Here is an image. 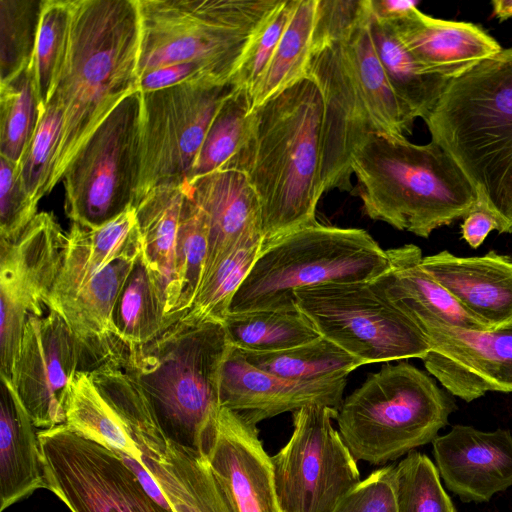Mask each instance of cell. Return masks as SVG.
Returning a JSON list of instances; mask_svg holds the SVG:
<instances>
[{
    "label": "cell",
    "instance_id": "obj_22",
    "mask_svg": "<svg viewBox=\"0 0 512 512\" xmlns=\"http://www.w3.org/2000/svg\"><path fill=\"white\" fill-rule=\"evenodd\" d=\"M423 269L489 329L512 323V257L490 251L459 257L441 251L423 257Z\"/></svg>",
    "mask_w": 512,
    "mask_h": 512
},
{
    "label": "cell",
    "instance_id": "obj_25",
    "mask_svg": "<svg viewBox=\"0 0 512 512\" xmlns=\"http://www.w3.org/2000/svg\"><path fill=\"white\" fill-rule=\"evenodd\" d=\"M188 183L208 231L204 279L240 240L263 235L261 204L242 170H216Z\"/></svg>",
    "mask_w": 512,
    "mask_h": 512
},
{
    "label": "cell",
    "instance_id": "obj_48",
    "mask_svg": "<svg viewBox=\"0 0 512 512\" xmlns=\"http://www.w3.org/2000/svg\"><path fill=\"white\" fill-rule=\"evenodd\" d=\"M497 230L507 233L502 220L480 199L478 204L464 217L461 224L462 238L470 247L476 249L486 239L488 234Z\"/></svg>",
    "mask_w": 512,
    "mask_h": 512
},
{
    "label": "cell",
    "instance_id": "obj_33",
    "mask_svg": "<svg viewBox=\"0 0 512 512\" xmlns=\"http://www.w3.org/2000/svg\"><path fill=\"white\" fill-rule=\"evenodd\" d=\"M253 126L249 93L233 88L210 125L188 182L216 170L243 171Z\"/></svg>",
    "mask_w": 512,
    "mask_h": 512
},
{
    "label": "cell",
    "instance_id": "obj_13",
    "mask_svg": "<svg viewBox=\"0 0 512 512\" xmlns=\"http://www.w3.org/2000/svg\"><path fill=\"white\" fill-rule=\"evenodd\" d=\"M338 409L293 412V432L271 457L280 512H333L360 482L357 461L332 424Z\"/></svg>",
    "mask_w": 512,
    "mask_h": 512
},
{
    "label": "cell",
    "instance_id": "obj_19",
    "mask_svg": "<svg viewBox=\"0 0 512 512\" xmlns=\"http://www.w3.org/2000/svg\"><path fill=\"white\" fill-rule=\"evenodd\" d=\"M346 384L347 377L296 381L273 375L253 366L230 344L221 367L219 398L221 407L257 424L310 405L339 409Z\"/></svg>",
    "mask_w": 512,
    "mask_h": 512
},
{
    "label": "cell",
    "instance_id": "obj_9",
    "mask_svg": "<svg viewBox=\"0 0 512 512\" xmlns=\"http://www.w3.org/2000/svg\"><path fill=\"white\" fill-rule=\"evenodd\" d=\"M141 91L125 97L78 151L64 176L72 223L97 228L133 206L139 174Z\"/></svg>",
    "mask_w": 512,
    "mask_h": 512
},
{
    "label": "cell",
    "instance_id": "obj_49",
    "mask_svg": "<svg viewBox=\"0 0 512 512\" xmlns=\"http://www.w3.org/2000/svg\"><path fill=\"white\" fill-rule=\"evenodd\" d=\"M488 207L502 220L507 233L512 232V162L501 178Z\"/></svg>",
    "mask_w": 512,
    "mask_h": 512
},
{
    "label": "cell",
    "instance_id": "obj_46",
    "mask_svg": "<svg viewBox=\"0 0 512 512\" xmlns=\"http://www.w3.org/2000/svg\"><path fill=\"white\" fill-rule=\"evenodd\" d=\"M37 207L21 183L18 163L0 157V240L18 237L38 214Z\"/></svg>",
    "mask_w": 512,
    "mask_h": 512
},
{
    "label": "cell",
    "instance_id": "obj_30",
    "mask_svg": "<svg viewBox=\"0 0 512 512\" xmlns=\"http://www.w3.org/2000/svg\"><path fill=\"white\" fill-rule=\"evenodd\" d=\"M180 319L167 313L165 290L141 247L114 307L113 324L118 337L130 350L153 341Z\"/></svg>",
    "mask_w": 512,
    "mask_h": 512
},
{
    "label": "cell",
    "instance_id": "obj_40",
    "mask_svg": "<svg viewBox=\"0 0 512 512\" xmlns=\"http://www.w3.org/2000/svg\"><path fill=\"white\" fill-rule=\"evenodd\" d=\"M44 0H0V84L30 68Z\"/></svg>",
    "mask_w": 512,
    "mask_h": 512
},
{
    "label": "cell",
    "instance_id": "obj_10",
    "mask_svg": "<svg viewBox=\"0 0 512 512\" xmlns=\"http://www.w3.org/2000/svg\"><path fill=\"white\" fill-rule=\"evenodd\" d=\"M370 282L301 288L295 303L320 336L364 365L425 357L430 351L425 336Z\"/></svg>",
    "mask_w": 512,
    "mask_h": 512
},
{
    "label": "cell",
    "instance_id": "obj_23",
    "mask_svg": "<svg viewBox=\"0 0 512 512\" xmlns=\"http://www.w3.org/2000/svg\"><path fill=\"white\" fill-rule=\"evenodd\" d=\"M140 251L141 243L111 262L56 310L83 351V371L126 358L128 349L116 333L113 311Z\"/></svg>",
    "mask_w": 512,
    "mask_h": 512
},
{
    "label": "cell",
    "instance_id": "obj_26",
    "mask_svg": "<svg viewBox=\"0 0 512 512\" xmlns=\"http://www.w3.org/2000/svg\"><path fill=\"white\" fill-rule=\"evenodd\" d=\"M387 252L389 268L370 283L414 324L435 320L453 326L489 329L423 269L422 251L418 246L406 244Z\"/></svg>",
    "mask_w": 512,
    "mask_h": 512
},
{
    "label": "cell",
    "instance_id": "obj_31",
    "mask_svg": "<svg viewBox=\"0 0 512 512\" xmlns=\"http://www.w3.org/2000/svg\"><path fill=\"white\" fill-rule=\"evenodd\" d=\"M370 20L356 27L343 44L376 132L406 137L415 118L389 83L371 37Z\"/></svg>",
    "mask_w": 512,
    "mask_h": 512
},
{
    "label": "cell",
    "instance_id": "obj_42",
    "mask_svg": "<svg viewBox=\"0 0 512 512\" xmlns=\"http://www.w3.org/2000/svg\"><path fill=\"white\" fill-rule=\"evenodd\" d=\"M440 478L428 456L408 453L394 466L396 512H456Z\"/></svg>",
    "mask_w": 512,
    "mask_h": 512
},
{
    "label": "cell",
    "instance_id": "obj_3",
    "mask_svg": "<svg viewBox=\"0 0 512 512\" xmlns=\"http://www.w3.org/2000/svg\"><path fill=\"white\" fill-rule=\"evenodd\" d=\"M365 214L428 238L464 218L479 202L477 189L439 145L371 133L351 160Z\"/></svg>",
    "mask_w": 512,
    "mask_h": 512
},
{
    "label": "cell",
    "instance_id": "obj_28",
    "mask_svg": "<svg viewBox=\"0 0 512 512\" xmlns=\"http://www.w3.org/2000/svg\"><path fill=\"white\" fill-rule=\"evenodd\" d=\"M10 381L0 389V511L45 488L38 432Z\"/></svg>",
    "mask_w": 512,
    "mask_h": 512
},
{
    "label": "cell",
    "instance_id": "obj_32",
    "mask_svg": "<svg viewBox=\"0 0 512 512\" xmlns=\"http://www.w3.org/2000/svg\"><path fill=\"white\" fill-rule=\"evenodd\" d=\"M371 37L389 83L413 117L425 120L451 79L427 74L389 24L370 20Z\"/></svg>",
    "mask_w": 512,
    "mask_h": 512
},
{
    "label": "cell",
    "instance_id": "obj_38",
    "mask_svg": "<svg viewBox=\"0 0 512 512\" xmlns=\"http://www.w3.org/2000/svg\"><path fill=\"white\" fill-rule=\"evenodd\" d=\"M72 0H44L30 73L41 114L52 98L66 57Z\"/></svg>",
    "mask_w": 512,
    "mask_h": 512
},
{
    "label": "cell",
    "instance_id": "obj_18",
    "mask_svg": "<svg viewBox=\"0 0 512 512\" xmlns=\"http://www.w3.org/2000/svg\"><path fill=\"white\" fill-rule=\"evenodd\" d=\"M204 455L234 512H280L271 457L255 423L221 407Z\"/></svg>",
    "mask_w": 512,
    "mask_h": 512
},
{
    "label": "cell",
    "instance_id": "obj_17",
    "mask_svg": "<svg viewBox=\"0 0 512 512\" xmlns=\"http://www.w3.org/2000/svg\"><path fill=\"white\" fill-rule=\"evenodd\" d=\"M415 325L430 346L426 370L452 395L471 402L488 391L512 393V323L485 330L435 320Z\"/></svg>",
    "mask_w": 512,
    "mask_h": 512
},
{
    "label": "cell",
    "instance_id": "obj_35",
    "mask_svg": "<svg viewBox=\"0 0 512 512\" xmlns=\"http://www.w3.org/2000/svg\"><path fill=\"white\" fill-rule=\"evenodd\" d=\"M222 326L229 343L242 351L285 350L320 337L298 308L228 313Z\"/></svg>",
    "mask_w": 512,
    "mask_h": 512
},
{
    "label": "cell",
    "instance_id": "obj_21",
    "mask_svg": "<svg viewBox=\"0 0 512 512\" xmlns=\"http://www.w3.org/2000/svg\"><path fill=\"white\" fill-rule=\"evenodd\" d=\"M132 439L174 512H234L206 456L172 443L156 419L137 425Z\"/></svg>",
    "mask_w": 512,
    "mask_h": 512
},
{
    "label": "cell",
    "instance_id": "obj_45",
    "mask_svg": "<svg viewBox=\"0 0 512 512\" xmlns=\"http://www.w3.org/2000/svg\"><path fill=\"white\" fill-rule=\"evenodd\" d=\"M370 18L368 0H316L311 53L343 42Z\"/></svg>",
    "mask_w": 512,
    "mask_h": 512
},
{
    "label": "cell",
    "instance_id": "obj_39",
    "mask_svg": "<svg viewBox=\"0 0 512 512\" xmlns=\"http://www.w3.org/2000/svg\"><path fill=\"white\" fill-rule=\"evenodd\" d=\"M207 255L206 222L201 210L193 201L189 188L176 243L172 315L182 318L190 309L203 279Z\"/></svg>",
    "mask_w": 512,
    "mask_h": 512
},
{
    "label": "cell",
    "instance_id": "obj_12",
    "mask_svg": "<svg viewBox=\"0 0 512 512\" xmlns=\"http://www.w3.org/2000/svg\"><path fill=\"white\" fill-rule=\"evenodd\" d=\"M45 488L71 512H174L118 455L66 424L38 432Z\"/></svg>",
    "mask_w": 512,
    "mask_h": 512
},
{
    "label": "cell",
    "instance_id": "obj_34",
    "mask_svg": "<svg viewBox=\"0 0 512 512\" xmlns=\"http://www.w3.org/2000/svg\"><path fill=\"white\" fill-rule=\"evenodd\" d=\"M315 8L316 0H295L280 41L249 94L251 112L307 75Z\"/></svg>",
    "mask_w": 512,
    "mask_h": 512
},
{
    "label": "cell",
    "instance_id": "obj_43",
    "mask_svg": "<svg viewBox=\"0 0 512 512\" xmlns=\"http://www.w3.org/2000/svg\"><path fill=\"white\" fill-rule=\"evenodd\" d=\"M63 113L58 102L51 98L40 115L36 130L19 163L21 183L30 198L39 203L50 193V183L62 137Z\"/></svg>",
    "mask_w": 512,
    "mask_h": 512
},
{
    "label": "cell",
    "instance_id": "obj_2",
    "mask_svg": "<svg viewBox=\"0 0 512 512\" xmlns=\"http://www.w3.org/2000/svg\"><path fill=\"white\" fill-rule=\"evenodd\" d=\"M254 126L243 171L261 204L263 244L317 223L322 97L301 78L253 111Z\"/></svg>",
    "mask_w": 512,
    "mask_h": 512
},
{
    "label": "cell",
    "instance_id": "obj_41",
    "mask_svg": "<svg viewBox=\"0 0 512 512\" xmlns=\"http://www.w3.org/2000/svg\"><path fill=\"white\" fill-rule=\"evenodd\" d=\"M41 112L30 70L0 84V157L19 163Z\"/></svg>",
    "mask_w": 512,
    "mask_h": 512
},
{
    "label": "cell",
    "instance_id": "obj_15",
    "mask_svg": "<svg viewBox=\"0 0 512 512\" xmlns=\"http://www.w3.org/2000/svg\"><path fill=\"white\" fill-rule=\"evenodd\" d=\"M79 371L83 351L61 315L49 310L46 316H30L10 382L36 428L66 423L71 383Z\"/></svg>",
    "mask_w": 512,
    "mask_h": 512
},
{
    "label": "cell",
    "instance_id": "obj_5",
    "mask_svg": "<svg viewBox=\"0 0 512 512\" xmlns=\"http://www.w3.org/2000/svg\"><path fill=\"white\" fill-rule=\"evenodd\" d=\"M388 268L387 250L367 231L317 222L262 245L229 313L295 309L301 288L370 282Z\"/></svg>",
    "mask_w": 512,
    "mask_h": 512
},
{
    "label": "cell",
    "instance_id": "obj_27",
    "mask_svg": "<svg viewBox=\"0 0 512 512\" xmlns=\"http://www.w3.org/2000/svg\"><path fill=\"white\" fill-rule=\"evenodd\" d=\"M62 265L49 300L56 311L111 262L140 245L135 207L97 228L72 223Z\"/></svg>",
    "mask_w": 512,
    "mask_h": 512
},
{
    "label": "cell",
    "instance_id": "obj_7",
    "mask_svg": "<svg viewBox=\"0 0 512 512\" xmlns=\"http://www.w3.org/2000/svg\"><path fill=\"white\" fill-rule=\"evenodd\" d=\"M280 0H136L139 77L196 63L216 84H231L247 45Z\"/></svg>",
    "mask_w": 512,
    "mask_h": 512
},
{
    "label": "cell",
    "instance_id": "obj_8",
    "mask_svg": "<svg viewBox=\"0 0 512 512\" xmlns=\"http://www.w3.org/2000/svg\"><path fill=\"white\" fill-rule=\"evenodd\" d=\"M455 405L425 372L406 362L385 364L338 409V431L356 461L373 465L432 443Z\"/></svg>",
    "mask_w": 512,
    "mask_h": 512
},
{
    "label": "cell",
    "instance_id": "obj_47",
    "mask_svg": "<svg viewBox=\"0 0 512 512\" xmlns=\"http://www.w3.org/2000/svg\"><path fill=\"white\" fill-rule=\"evenodd\" d=\"M333 512H396L394 466H384L361 480Z\"/></svg>",
    "mask_w": 512,
    "mask_h": 512
},
{
    "label": "cell",
    "instance_id": "obj_1",
    "mask_svg": "<svg viewBox=\"0 0 512 512\" xmlns=\"http://www.w3.org/2000/svg\"><path fill=\"white\" fill-rule=\"evenodd\" d=\"M139 45L136 0H72L66 57L52 96L63 130L50 191L95 129L139 90Z\"/></svg>",
    "mask_w": 512,
    "mask_h": 512
},
{
    "label": "cell",
    "instance_id": "obj_4",
    "mask_svg": "<svg viewBox=\"0 0 512 512\" xmlns=\"http://www.w3.org/2000/svg\"><path fill=\"white\" fill-rule=\"evenodd\" d=\"M229 347L222 324L178 320L153 341L128 350L125 364L172 443L205 453L221 409L220 372Z\"/></svg>",
    "mask_w": 512,
    "mask_h": 512
},
{
    "label": "cell",
    "instance_id": "obj_20",
    "mask_svg": "<svg viewBox=\"0 0 512 512\" xmlns=\"http://www.w3.org/2000/svg\"><path fill=\"white\" fill-rule=\"evenodd\" d=\"M445 486L463 502H487L512 486V433L455 425L432 442Z\"/></svg>",
    "mask_w": 512,
    "mask_h": 512
},
{
    "label": "cell",
    "instance_id": "obj_6",
    "mask_svg": "<svg viewBox=\"0 0 512 512\" xmlns=\"http://www.w3.org/2000/svg\"><path fill=\"white\" fill-rule=\"evenodd\" d=\"M424 121L488 206L512 162V48L451 79Z\"/></svg>",
    "mask_w": 512,
    "mask_h": 512
},
{
    "label": "cell",
    "instance_id": "obj_36",
    "mask_svg": "<svg viewBox=\"0 0 512 512\" xmlns=\"http://www.w3.org/2000/svg\"><path fill=\"white\" fill-rule=\"evenodd\" d=\"M263 245V235L240 240L203 279L190 309L180 319L192 325L222 324L232 299L253 267Z\"/></svg>",
    "mask_w": 512,
    "mask_h": 512
},
{
    "label": "cell",
    "instance_id": "obj_16",
    "mask_svg": "<svg viewBox=\"0 0 512 512\" xmlns=\"http://www.w3.org/2000/svg\"><path fill=\"white\" fill-rule=\"evenodd\" d=\"M307 75L322 97V191H351L353 153L376 129L343 42L311 53Z\"/></svg>",
    "mask_w": 512,
    "mask_h": 512
},
{
    "label": "cell",
    "instance_id": "obj_37",
    "mask_svg": "<svg viewBox=\"0 0 512 512\" xmlns=\"http://www.w3.org/2000/svg\"><path fill=\"white\" fill-rule=\"evenodd\" d=\"M242 353L246 360L258 369L296 381L347 377L353 370L364 365L322 336L285 350Z\"/></svg>",
    "mask_w": 512,
    "mask_h": 512
},
{
    "label": "cell",
    "instance_id": "obj_11",
    "mask_svg": "<svg viewBox=\"0 0 512 512\" xmlns=\"http://www.w3.org/2000/svg\"><path fill=\"white\" fill-rule=\"evenodd\" d=\"M232 84H178L141 92L139 174L133 206L151 189L188 181Z\"/></svg>",
    "mask_w": 512,
    "mask_h": 512
},
{
    "label": "cell",
    "instance_id": "obj_24",
    "mask_svg": "<svg viewBox=\"0 0 512 512\" xmlns=\"http://www.w3.org/2000/svg\"><path fill=\"white\" fill-rule=\"evenodd\" d=\"M389 24L424 72L453 79L502 47L480 26L433 18L413 9Z\"/></svg>",
    "mask_w": 512,
    "mask_h": 512
},
{
    "label": "cell",
    "instance_id": "obj_44",
    "mask_svg": "<svg viewBox=\"0 0 512 512\" xmlns=\"http://www.w3.org/2000/svg\"><path fill=\"white\" fill-rule=\"evenodd\" d=\"M295 0H280L252 35L231 80L249 94L264 73L289 21Z\"/></svg>",
    "mask_w": 512,
    "mask_h": 512
},
{
    "label": "cell",
    "instance_id": "obj_29",
    "mask_svg": "<svg viewBox=\"0 0 512 512\" xmlns=\"http://www.w3.org/2000/svg\"><path fill=\"white\" fill-rule=\"evenodd\" d=\"M188 189L187 181L160 185L134 205L142 252L165 290L169 315H172L177 236Z\"/></svg>",
    "mask_w": 512,
    "mask_h": 512
},
{
    "label": "cell",
    "instance_id": "obj_50",
    "mask_svg": "<svg viewBox=\"0 0 512 512\" xmlns=\"http://www.w3.org/2000/svg\"><path fill=\"white\" fill-rule=\"evenodd\" d=\"M418 2L409 0H368L373 19L381 23H394L417 8Z\"/></svg>",
    "mask_w": 512,
    "mask_h": 512
},
{
    "label": "cell",
    "instance_id": "obj_14",
    "mask_svg": "<svg viewBox=\"0 0 512 512\" xmlns=\"http://www.w3.org/2000/svg\"><path fill=\"white\" fill-rule=\"evenodd\" d=\"M66 236L53 213L40 212L18 237L0 240L1 379L11 381L29 317L49 309Z\"/></svg>",
    "mask_w": 512,
    "mask_h": 512
},
{
    "label": "cell",
    "instance_id": "obj_51",
    "mask_svg": "<svg viewBox=\"0 0 512 512\" xmlns=\"http://www.w3.org/2000/svg\"><path fill=\"white\" fill-rule=\"evenodd\" d=\"M493 15L503 22L512 18V0H494L491 2Z\"/></svg>",
    "mask_w": 512,
    "mask_h": 512
}]
</instances>
